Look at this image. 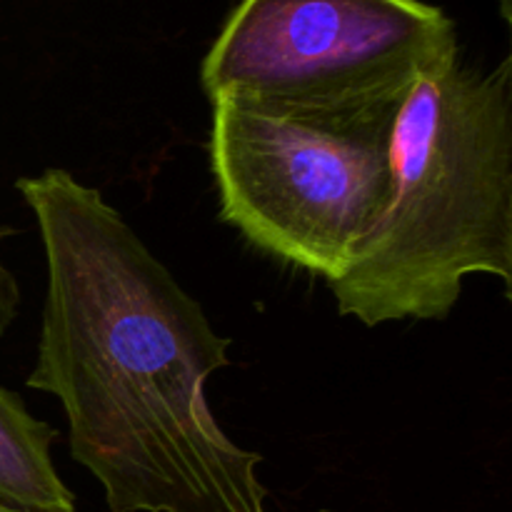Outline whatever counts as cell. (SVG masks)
Segmentation results:
<instances>
[{"label": "cell", "instance_id": "3957f363", "mask_svg": "<svg viewBox=\"0 0 512 512\" xmlns=\"http://www.w3.org/2000/svg\"><path fill=\"white\" fill-rule=\"evenodd\" d=\"M400 105L215 100L208 155L223 220L263 253L335 280L388 208Z\"/></svg>", "mask_w": 512, "mask_h": 512}, {"label": "cell", "instance_id": "8992f818", "mask_svg": "<svg viewBox=\"0 0 512 512\" xmlns=\"http://www.w3.org/2000/svg\"><path fill=\"white\" fill-rule=\"evenodd\" d=\"M15 230L8 225H0V243L5 238H10ZM20 313V288L15 275L5 268V263L0 260V338L10 330V325L15 323Z\"/></svg>", "mask_w": 512, "mask_h": 512}, {"label": "cell", "instance_id": "52a82bcc", "mask_svg": "<svg viewBox=\"0 0 512 512\" xmlns=\"http://www.w3.org/2000/svg\"><path fill=\"white\" fill-rule=\"evenodd\" d=\"M0 512H23V510H18V508H10V505L0 503Z\"/></svg>", "mask_w": 512, "mask_h": 512}, {"label": "cell", "instance_id": "277c9868", "mask_svg": "<svg viewBox=\"0 0 512 512\" xmlns=\"http://www.w3.org/2000/svg\"><path fill=\"white\" fill-rule=\"evenodd\" d=\"M458 53L455 23L423 0H240L200 65L210 103L395 108Z\"/></svg>", "mask_w": 512, "mask_h": 512}, {"label": "cell", "instance_id": "5b68a950", "mask_svg": "<svg viewBox=\"0 0 512 512\" xmlns=\"http://www.w3.org/2000/svg\"><path fill=\"white\" fill-rule=\"evenodd\" d=\"M58 430L0 385V503L23 512H75V495L55 470Z\"/></svg>", "mask_w": 512, "mask_h": 512}, {"label": "cell", "instance_id": "7a4b0ae2", "mask_svg": "<svg viewBox=\"0 0 512 512\" xmlns=\"http://www.w3.org/2000/svg\"><path fill=\"white\" fill-rule=\"evenodd\" d=\"M393 185L378 228L328 288L365 328L445 320L470 275L512 285V63L490 73L460 55L405 95Z\"/></svg>", "mask_w": 512, "mask_h": 512}, {"label": "cell", "instance_id": "6da1fadb", "mask_svg": "<svg viewBox=\"0 0 512 512\" xmlns=\"http://www.w3.org/2000/svg\"><path fill=\"white\" fill-rule=\"evenodd\" d=\"M38 223L45 303L30 390L63 405L68 448L110 512H268L260 455L215 420L205 383L230 338L128 220L63 168L15 183Z\"/></svg>", "mask_w": 512, "mask_h": 512}]
</instances>
